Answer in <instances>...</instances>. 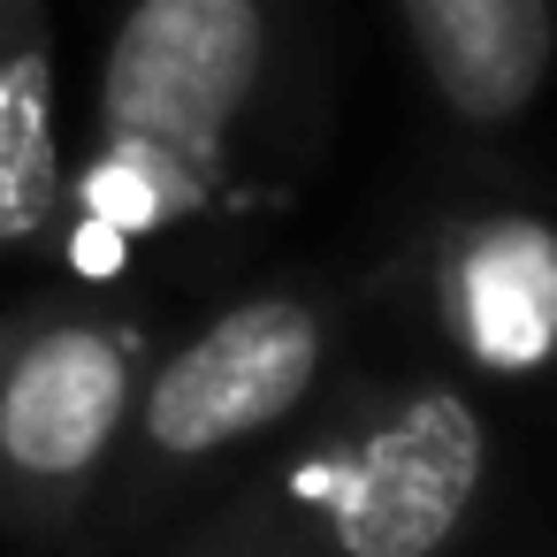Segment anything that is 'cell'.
Wrapping results in <instances>:
<instances>
[{
  "label": "cell",
  "mask_w": 557,
  "mask_h": 557,
  "mask_svg": "<svg viewBox=\"0 0 557 557\" xmlns=\"http://www.w3.org/2000/svg\"><path fill=\"white\" fill-rule=\"evenodd\" d=\"M0 9H9V0H0Z\"/></svg>",
  "instance_id": "cell-9"
},
{
  "label": "cell",
  "mask_w": 557,
  "mask_h": 557,
  "mask_svg": "<svg viewBox=\"0 0 557 557\" xmlns=\"http://www.w3.org/2000/svg\"><path fill=\"white\" fill-rule=\"evenodd\" d=\"M70 161H62V108H54V39L39 0L0 9V260L32 252L62 230Z\"/></svg>",
  "instance_id": "cell-7"
},
{
  "label": "cell",
  "mask_w": 557,
  "mask_h": 557,
  "mask_svg": "<svg viewBox=\"0 0 557 557\" xmlns=\"http://www.w3.org/2000/svg\"><path fill=\"white\" fill-rule=\"evenodd\" d=\"M420 298L466 382L557 374V214L519 199L443 214L420 245Z\"/></svg>",
  "instance_id": "cell-5"
},
{
  "label": "cell",
  "mask_w": 557,
  "mask_h": 557,
  "mask_svg": "<svg viewBox=\"0 0 557 557\" xmlns=\"http://www.w3.org/2000/svg\"><path fill=\"white\" fill-rule=\"evenodd\" d=\"M321 138V32L306 0H123L92 153L70 169L62 222L92 252L191 230L237 199H268Z\"/></svg>",
  "instance_id": "cell-1"
},
{
  "label": "cell",
  "mask_w": 557,
  "mask_h": 557,
  "mask_svg": "<svg viewBox=\"0 0 557 557\" xmlns=\"http://www.w3.org/2000/svg\"><path fill=\"white\" fill-rule=\"evenodd\" d=\"M0 351H9V313H0Z\"/></svg>",
  "instance_id": "cell-8"
},
{
  "label": "cell",
  "mask_w": 557,
  "mask_h": 557,
  "mask_svg": "<svg viewBox=\"0 0 557 557\" xmlns=\"http://www.w3.org/2000/svg\"><path fill=\"white\" fill-rule=\"evenodd\" d=\"M405 54L458 131H519L557 77V0H397Z\"/></svg>",
  "instance_id": "cell-6"
},
{
  "label": "cell",
  "mask_w": 557,
  "mask_h": 557,
  "mask_svg": "<svg viewBox=\"0 0 557 557\" xmlns=\"http://www.w3.org/2000/svg\"><path fill=\"white\" fill-rule=\"evenodd\" d=\"M504 435L458 367L336 374L146 557H458Z\"/></svg>",
  "instance_id": "cell-2"
},
{
  "label": "cell",
  "mask_w": 557,
  "mask_h": 557,
  "mask_svg": "<svg viewBox=\"0 0 557 557\" xmlns=\"http://www.w3.org/2000/svg\"><path fill=\"white\" fill-rule=\"evenodd\" d=\"M146 329L92 298H39L0 351V534L39 557H77L100 527L131 405L146 382Z\"/></svg>",
  "instance_id": "cell-4"
},
{
  "label": "cell",
  "mask_w": 557,
  "mask_h": 557,
  "mask_svg": "<svg viewBox=\"0 0 557 557\" xmlns=\"http://www.w3.org/2000/svg\"><path fill=\"white\" fill-rule=\"evenodd\" d=\"M344 290L260 283L153 351L85 557H146L230 466H245L344 374Z\"/></svg>",
  "instance_id": "cell-3"
}]
</instances>
